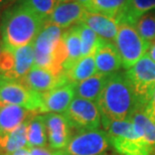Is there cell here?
I'll use <instances>...</instances> for the list:
<instances>
[{"instance_id": "obj_15", "label": "cell", "mask_w": 155, "mask_h": 155, "mask_svg": "<svg viewBox=\"0 0 155 155\" xmlns=\"http://www.w3.org/2000/svg\"><path fill=\"white\" fill-rule=\"evenodd\" d=\"M95 61L97 72L110 76L117 73L122 67V61L116 45L104 40L95 52Z\"/></svg>"}, {"instance_id": "obj_18", "label": "cell", "mask_w": 155, "mask_h": 155, "mask_svg": "<svg viewBox=\"0 0 155 155\" xmlns=\"http://www.w3.org/2000/svg\"><path fill=\"white\" fill-rule=\"evenodd\" d=\"M109 76L97 73L81 83L75 85V94L77 97L86 99L97 103L107 84Z\"/></svg>"}, {"instance_id": "obj_9", "label": "cell", "mask_w": 155, "mask_h": 155, "mask_svg": "<svg viewBox=\"0 0 155 155\" xmlns=\"http://www.w3.org/2000/svg\"><path fill=\"white\" fill-rule=\"evenodd\" d=\"M72 128L79 131L98 129L102 123L98 104L76 97L64 113Z\"/></svg>"}, {"instance_id": "obj_7", "label": "cell", "mask_w": 155, "mask_h": 155, "mask_svg": "<svg viewBox=\"0 0 155 155\" xmlns=\"http://www.w3.org/2000/svg\"><path fill=\"white\" fill-rule=\"evenodd\" d=\"M0 103L16 105L30 112L40 114L41 94L26 88L19 81L0 78Z\"/></svg>"}, {"instance_id": "obj_33", "label": "cell", "mask_w": 155, "mask_h": 155, "mask_svg": "<svg viewBox=\"0 0 155 155\" xmlns=\"http://www.w3.org/2000/svg\"><path fill=\"white\" fill-rule=\"evenodd\" d=\"M77 1L81 3L87 10H89L90 6H91V3H92V0H77Z\"/></svg>"}, {"instance_id": "obj_11", "label": "cell", "mask_w": 155, "mask_h": 155, "mask_svg": "<svg viewBox=\"0 0 155 155\" xmlns=\"http://www.w3.org/2000/svg\"><path fill=\"white\" fill-rule=\"evenodd\" d=\"M26 88L39 94H43L58 86L68 84L66 73L61 76H57L51 71L33 66L28 74L19 81Z\"/></svg>"}, {"instance_id": "obj_21", "label": "cell", "mask_w": 155, "mask_h": 155, "mask_svg": "<svg viewBox=\"0 0 155 155\" xmlns=\"http://www.w3.org/2000/svg\"><path fill=\"white\" fill-rule=\"evenodd\" d=\"M64 73H66L69 83L74 84V85L93 77L97 74L95 55L91 54L87 55V57H83L72 69Z\"/></svg>"}, {"instance_id": "obj_1", "label": "cell", "mask_w": 155, "mask_h": 155, "mask_svg": "<svg viewBox=\"0 0 155 155\" xmlns=\"http://www.w3.org/2000/svg\"><path fill=\"white\" fill-rule=\"evenodd\" d=\"M45 23V20L16 0L4 11L0 21L4 48L13 51L35 42Z\"/></svg>"}, {"instance_id": "obj_3", "label": "cell", "mask_w": 155, "mask_h": 155, "mask_svg": "<svg viewBox=\"0 0 155 155\" xmlns=\"http://www.w3.org/2000/svg\"><path fill=\"white\" fill-rule=\"evenodd\" d=\"M110 144L120 155H150L153 147L136 131L130 119L114 120L104 126Z\"/></svg>"}, {"instance_id": "obj_2", "label": "cell", "mask_w": 155, "mask_h": 155, "mask_svg": "<svg viewBox=\"0 0 155 155\" xmlns=\"http://www.w3.org/2000/svg\"><path fill=\"white\" fill-rule=\"evenodd\" d=\"M103 126L114 120L129 119L140 110L138 100L125 74L114 73L97 102Z\"/></svg>"}, {"instance_id": "obj_35", "label": "cell", "mask_w": 155, "mask_h": 155, "mask_svg": "<svg viewBox=\"0 0 155 155\" xmlns=\"http://www.w3.org/2000/svg\"><path fill=\"white\" fill-rule=\"evenodd\" d=\"M54 155H68L64 150H58V151H55Z\"/></svg>"}, {"instance_id": "obj_32", "label": "cell", "mask_w": 155, "mask_h": 155, "mask_svg": "<svg viewBox=\"0 0 155 155\" xmlns=\"http://www.w3.org/2000/svg\"><path fill=\"white\" fill-rule=\"evenodd\" d=\"M11 155H30V152H29V149L22 148V149H19V150L15 151V152L12 153Z\"/></svg>"}, {"instance_id": "obj_36", "label": "cell", "mask_w": 155, "mask_h": 155, "mask_svg": "<svg viewBox=\"0 0 155 155\" xmlns=\"http://www.w3.org/2000/svg\"><path fill=\"white\" fill-rule=\"evenodd\" d=\"M102 155H109V154H107V153H105V154H102Z\"/></svg>"}, {"instance_id": "obj_25", "label": "cell", "mask_w": 155, "mask_h": 155, "mask_svg": "<svg viewBox=\"0 0 155 155\" xmlns=\"http://www.w3.org/2000/svg\"><path fill=\"white\" fill-rule=\"evenodd\" d=\"M80 28L81 43H82V58L87 55L95 54L96 51L104 41L94 30L91 29L85 23L81 22L78 24Z\"/></svg>"}, {"instance_id": "obj_26", "label": "cell", "mask_w": 155, "mask_h": 155, "mask_svg": "<svg viewBox=\"0 0 155 155\" xmlns=\"http://www.w3.org/2000/svg\"><path fill=\"white\" fill-rule=\"evenodd\" d=\"M18 1L25 5L33 13H35L46 22L54 9L64 0H18Z\"/></svg>"}, {"instance_id": "obj_13", "label": "cell", "mask_w": 155, "mask_h": 155, "mask_svg": "<svg viewBox=\"0 0 155 155\" xmlns=\"http://www.w3.org/2000/svg\"><path fill=\"white\" fill-rule=\"evenodd\" d=\"M87 11L77 0H64L54 9L46 22L55 24L61 28H69L82 22Z\"/></svg>"}, {"instance_id": "obj_22", "label": "cell", "mask_w": 155, "mask_h": 155, "mask_svg": "<svg viewBox=\"0 0 155 155\" xmlns=\"http://www.w3.org/2000/svg\"><path fill=\"white\" fill-rule=\"evenodd\" d=\"M154 9L155 0H127L125 8L117 21H126L131 24H135L142 15Z\"/></svg>"}, {"instance_id": "obj_8", "label": "cell", "mask_w": 155, "mask_h": 155, "mask_svg": "<svg viewBox=\"0 0 155 155\" xmlns=\"http://www.w3.org/2000/svg\"><path fill=\"white\" fill-rule=\"evenodd\" d=\"M110 145L107 132L99 129L84 130L72 136L64 151L68 155H102Z\"/></svg>"}, {"instance_id": "obj_5", "label": "cell", "mask_w": 155, "mask_h": 155, "mask_svg": "<svg viewBox=\"0 0 155 155\" xmlns=\"http://www.w3.org/2000/svg\"><path fill=\"white\" fill-rule=\"evenodd\" d=\"M115 45L121 57L122 67L128 70L147 54L151 43L141 38L134 24L122 21L119 22Z\"/></svg>"}, {"instance_id": "obj_37", "label": "cell", "mask_w": 155, "mask_h": 155, "mask_svg": "<svg viewBox=\"0 0 155 155\" xmlns=\"http://www.w3.org/2000/svg\"><path fill=\"white\" fill-rule=\"evenodd\" d=\"M153 151H155V146H154V149H153Z\"/></svg>"}, {"instance_id": "obj_20", "label": "cell", "mask_w": 155, "mask_h": 155, "mask_svg": "<svg viewBox=\"0 0 155 155\" xmlns=\"http://www.w3.org/2000/svg\"><path fill=\"white\" fill-rule=\"evenodd\" d=\"M48 135L42 114H33L28 118L27 126V147H45Z\"/></svg>"}, {"instance_id": "obj_4", "label": "cell", "mask_w": 155, "mask_h": 155, "mask_svg": "<svg viewBox=\"0 0 155 155\" xmlns=\"http://www.w3.org/2000/svg\"><path fill=\"white\" fill-rule=\"evenodd\" d=\"M63 33L60 26L51 22L45 23L33 42L35 67L46 69L57 76L64 75L63 68L58 63V48Z\"/></svg>"}, {"instance_id": "obj_14", "label": "cell", "mask_w": 155, "mask_h": 155, "mask_svg": "<svg viewBox=\"0 0 155 155\" xmlns=\"http://www.w3.org/2000/svg\"><path fill=\"white\" fill-rule=\"evenodd\" d=\"M106 41H115L119 29V22L115 18L97 12L87 11L82 21Z\"/></svg>"}, {"instance_id": "obj_27", "label": "cell", "mask_w": 155, "mask_h": 155, "mask_svg": "<svg viewBox=\"0 0 155 155\" xmlns=\"http://www.w3.org/2000/svg\"><path fill=\"white\" fill-rule=\"evenodd\" d=\"M138 33L145 41L152 43L155 40V13L148 12L142 15L134 24Z\"/></svg>"}, {"instance_id": "obj_12", "label": "cell", "mask_w": 155, "mask_h": 155, "mask_svg": "<svg viewBox=\"0 0 155 155\" xmlns=\"http://www.w3.org/2000/svg\"><path fill=\"white\" fill-rule=\"evenodd\" d=\"M75 85L71 83L58 86L41 94V111L46 113H66L75 98Z\"/></svg>"}, {"instance_id": "obj_28", "label": "cell", "mask_w": 155, "mask_h": 155, "mask_svg": "<svg viewBox=\"0 0 155 155\" xmlns=\"http://www.w3.org/2000/svg\"><path fill=\"white\" fill-rule=\"evenodd\" d=\"M142 111H143L145 113V115L149 118L150 120H152L155 123V89L152 93V96H151L150 100L148 101L146 106L143 108Z\"/></svg>"}, {"instance_id": "obj_23", "label": "cell", "mask_w": 155, "mask_h": 155, "mask_svg": "<svg viewBox=\"0 0 155 155\" xmlns=\"http://www.w3.org/2000/svg\"><path fill=\"white\" fill-rule=\"evenodd\" d=\"M132 121L136 131L154 149L155 146V123L150 120L142 110H138L129 118Z\"/></svg>"}, {"instance_id": "obj_17", "label": "cell", "mask_w": 155, "mask_h": 155, "mask_svg": "<svg viewBox=\"0 0 155 155\" xmlns=\"http://www.w3.org/2000/svg\"><path fill=\"white\" fill-rule=\"evenodd\" d=\"M14 68L7 79L20 81L25 77L35 66V45L29 43L13 51ZM6 79V78H5Z\"/></svg>"}, {"instance_id": "obj_6", "label": "cell", "mask_w": 155, "mask_h": 155, "mask_svg": "<svg viewBox=\"0 0 155 155\" xmlns=\"http://www.w3.org/2000/svg\"><path fill=\"white\" fill-rule=\"evenodd\" d=\"M132 86L140 110L146 106L155 89V61L147 54L125 73Z\"/></svg>"}, {"instance_id": "obj_30", "label": "cell", "mask_w": 155, "mask_h": 155, "mask_svg": "<svg viewBox=\"0 0 155 155\" xmlns=\"http://www.w3.org/2000/svg\"><path fill=\"white\" fill-rule=\"evenodd\" d=\"M16 0H0V21L4 11L7 9L9 6L12 5Z\"/></svg>"}, {"instance_id": "obj_10", "label": "cell", "mask_w": 155, "mask_h": 155, "mask_svg": "<svg viewBox=\"0 0 155 155\" xmlns=\"http://www.w3.org/2000/svg\"><path fill=\"white\" fill-rule=\"evenodd\" d=\"M46 128V135L51 148L63 150L67 147L72 138V126L67 117L58 113L42 114Z\"/></svg>"}, {"instance_id": "obj_19", "label": "cell", "mask_w": 155, "mask_h": 155, "mask_svg": "<svg viewBox=\"0 0 155 155\" xmlns=\"http://www.w3.org/2000/svg\"><path fill=\"white\" fill-rule=\"evenodd\" d=\"M63 40L68 54V58L64 64V71L68 72L82 58V43L79 25H74L64 31L63 33Z\"/></svg>"}, {"instance_id": "obj_24", "label": "cell", "mask_w": 155, "mask_h": 155, "mask_svg": "<svg viewBox=\"0 0 155 155\" xmlns=\"http://www.w3.org/2000/svg\"><path fill=\"white\" fill-rule=\"evenodd\" d=\"M127 0H92L88 11L102 13L118 19L125 8Z\"/></svg>"}, {"instance_id": "obj_34", "label": "cell", "mask_w": 155, "mask_h": 155, "mask_svg": "<svg viewBox=\"0 0 155 155\" xmlns=\"http://www.w3.org/2000/svg\"><path fill=\"white\" fill-rule=\"evenodd\" d=\"M3 48H4V46H3V38H2V32H1V28H0V55H1L2 51H3Z\"/></svg>"}, {"instance_id": "obj_31", "label": "cell", "mask_w": 155, "mask_h": 155, "mask_svg": "<svg viewBox=\"0 0 155 155\" xmlns=\"http://www.w3.org/2000/svg\"><path fill=\"white\" fill-rule=\"evenodd\" d=\"M147 54L151 58V60L155 61V41H153L152 43H151L149 51H147Z\"/></svg>"}, {"instance_id": "obj_16", "label": "cell", "mask_w": 155, "mask_h": 155, "mask_svg": "<svg viewBox=\"0 0 155 155\" xmlns=\"http://www.w3.org/2000/svg\"><path fill=\"white\" fill-rule=\"evenodd\" d=\"M33 114L36 113L20 106L0 103V137L12 132Z\"/></svg>"}, {"instance_id": "obj_29", "label": "cell", "mask_w": 155, "mask_h": 155, "mask_svg": "<svg viewBox=\"0 0 155 155\" xmlns=\"http://www.w3.org/2000/svg\"><path fill=\"white\" fill-rule=\"evenodd\" d=\"M30 155H54V152L46 149L45 147H33L29 148Z\"/></svg>"}]
</instances>
